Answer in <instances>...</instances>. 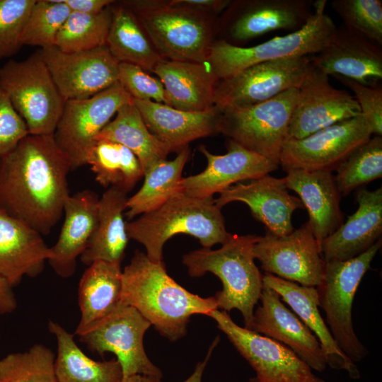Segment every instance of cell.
Returning <instances> with one entry per match:
<instances>
[{"label":"cell","instance_id":"cell-1","mask_svg":"<svg viewBox=\"0 0 382 382\" xmlns=\"http://www.w3.org/2000/svg\"><path fill=\"white\" fill-rule=\"evenodd\" d=\"M69 161L54 134H28L0 158V209L42 236L63 215Z\"/></svg>","mask_w":382,"mask_h":382},{"label":"cell","instance_id":"cell-2","mask_svg":"<svg viewBox=\"0 0 382 382\" xmlns=\"http://www.w3.org/2000/svg\"><path fill=\"white\" fill-rule=\"evenodd\" d=\"M120 301L136 308L170 341L186 335L192 315L209 316L218 309L214 296L188 291L168 274L163 261L153 262L139 250L122 270Z\"/></svg>","mask_w":382,"mask_h":382},{"label":"cell","instance_id":"cell-3","mask_svg":"<svg viewBox=\"0 0 382 382\" xmlns=\"http://www.w3.org/2000/svg\"><path fill=\"white\" fill-rule=\"evenodd\" d=\"M127 234L144 245L153 262L163 261L166 242L178 233L197 238L202 248L222 244L230 236L213 197L198 198L180 192L156 209L126 221Z\"/></svg>","mask_w":382,"mask_h":382},{"label":"cell","instance_id":"cell-4","mask_svg":"<svg viewBox=\"0 0 382 382\" xmlns=\"http://www.w3.org/2000/svg\"><path fill=\"white\" fill-rule=\"evenodd\" d=\"M258 238L257 235L231 233L219 249L202 248L183 257L190 277L212 272L221 279L223 289L214 296L218 309L226 312L238 310L245 328L249 330L263 289V275L253 255V246Z\"/></svg>","mask_w":382,"mask_h":382},{"label":"cell","instance_id":"cell-5","mask_svg":"<svg viewBox=\"0 0 382 382\" xmlns=\"http://www.w3.org/2000/svg\"><path fill=\"white\" fill-rule=\"evenodd\" d=\"M132 10L166 60L205 62L217 29L216 16L170 5L168 1H122Z\"/></svg>","mask_w":382,"mask_h":382},{"label":"cell","instance_id":"cell-6","mask_svg":"<svg viewBox=\"0 0 382 382\" xmlns=\"http://www.w3.org/2000/svg\"><path fill=\"white\" fill-rule=\"evenodd\" d=\"M326 2H313V14L301 29L260 44L244 47L219 39L214 40L206 62L219 79H224L257 64L316 54L325 47L337 28L325 12Z\"/></svg>","mask_w":382,"mask_h":382},{"label":"cell","instance_id":"cell-7","mask_svg":"<svg viewBox=\"0 0 382 382\" xmlns=\"http://www.w3.org/2000/svg\"><path fill=\"white\" fill-rule=\"evenodd\" d=\"M381 247V239L362 254L347 260L324 262L319 284L316 287L325 323L343 353L354 363L368 354L357 336L352 323V304L359 285Z\"/></svg>","mask_w":382,"mask_h":382},{"label":"cell","instance_id":"cell-8","mask_svg":"<svg viewBox=\"0 0 382 382\" xmlns=\"http://www.w3.org/2000/svg\"><path fill=\"white\" fill-rule=\"evenodd\" d=\"M0 86L24 120L29 134H54L65 100L37 50L22 61L0 67Z\"/></svg>","mask_w":382,"mask_h":382},{"label":"cell","instance_id":"cell-9","mask_svg":"<svg viewBox=\"0 0 382 382\" xmlns=\"http://www.w3.org/2000/svg\"><path fill=\"white\" fill-rule=\"evenodd\" d=\"M151 325L136 308L120 301L107 314L75 334L91 352L113 353L123 378L139 374L161 379V371L144 347V336Z\"/></svg>","mask_w":382,"mask_h":382},{"label":"cell","instance_id":"cell-10","mask_svg":"<svg viewBox=\"0 0 382 382\" xmlns=\"http://www.w3.org/2000/svg\"><path fill=\"white\" fill-rule=\"evenodd\" d=\"M298 88L248 107L221 110L220 133L245 149L279 165Z\"/></svg>","mask_w":382,"mask_h":382},{"label":"cell","instance_id":"cell-11","mask_svg":"<svg viewBox=\"0 0 382 382\" xmlns=\"http://www.w3.org/2000/svg\"><path fill=\"white\" fill-rule=\"evenodd\" d=\"M371 127L363 115L318 130L301 139H285L279 164L286 172L337 170L340 165L371 137Z\"/></svg>","mask_w":382,"mask_h":382},{"label":"cell","instance_id":"cell-12","mask_svg":"<svg viewBox=\"0 0 382 382\" xmlns=\"http://www.w3.org/2000/svg\"><path fill=\"white\" fill-rule=\"evenodd\" d=\"M132 100L117 81L88 98L65 102L54 137L68 158L71 170L86 165L96 136L122 105Z\"/></svg>","mask_w":382,"mask_h":382},{"label":"cell","instance_id":"cell-13","mask_svg":"<svg viewBox=\"0 0 382 382\" xmlns=\"http://www.w3.org/2000/svg\"><path fill=\"white\" fill-rule=\"evenodd\" d=\"M209 317L253 369L260 382H326L289 347L239 326L226 311L216 309Z\"/></svg>","mask_w":382,"mask_h":382},{"label":"cell","instance_id":"cell-14","mask_svg":"<svg viewBox=\"0 0 382 382\" xmlns=\"http://www.w3.org/2000/svg\"><path fill=\"white\" fill-rule=\"evenodd\" d=\"M217 23L219 40L241 47L246 42L277 30L295 32L313 12L312 0L231 1Z\"/></svg>","mask_w":382,"mask_h":382},{"label":"cell","instance_id":"cell-15","mask_svg":"<svg viewBox=\"0 0 382 382\" xmlns=\"http://www.w3.org/2000/svg\"><path fill=\"white\" fill-rule=\"evenodd\" d=\"M311 58L307 55L262 62L220 79L214 91V105L221 110L248 107L298 88Z\"/></svg>","mask_w":382,"mask_h":382},{"label":"cell","instance_id":"cell-16","mask_svg":"<svg viewBox=\"0 0 382 382\" xmlns=\"http://www.w3.org/2000/svg\"><path fill=\"white\" fill-rule=\"evenodd\" d=\"M298 88L286 139H301L338 122L361 115L348 91L337 89L311 61Z\"/></svg>","mask_w":382,"mask_h":382},{"label":"cell","instance_id":"cell-17","mask_svg":"<svg viewBox=\"0 0 382 382\" xmlns=\"http://www.w3.org/2000/svg\"><path fill=\"white\" fill-rule=\"evenodd\" d=\"M253 255L265 273L316 287L323 275L324 260L308 222L284 236L266 231L253 246Z\"/></svg>","mask_w":382,"mask_h":382},{"label":"cell","instance_id":"cell-18","mask_svg":"<svg viewBox=\"0 0 382 382\" xmlns=\"http://www.w3.org/2000/svg\"><path fill=\"white\" fill-rule=\"evenodd\" d=\"M39 50L65 102L88 98L118 81L119 62L106 46L75 52L55 46Z\"/></svg>","mask_w":382,"mask_h":382},{"label":"cell","instance_id":"cell-19","mask_svg":"<svg viewBox=\"0 0 382 382\" xmlns=\"http://www.w3.org/2000/svg\"><path fill=\"white\" fill-rule=\"evenodd\" d=\"M226 148V154L215 155L205 146H199L207 166L202 172L181 179L183 193L198 198L213 197L234 183L259 178L278 168V164L231 139H228Z\"/></svg>","mask_w":382,"mask_h":382},{"label":"cell","instance_id":"cell-20","mask_svg":"<svg viewBox=\"0 0 382 382\" xmlns=\"http://www.w3.org/2000/svg\"><path fill=\"white\" fill-rule=\"evenodd\" d=\"M259 300L260 305L254 311L250 330L282 343L312 370L325 371L328 359L317 337L279 294L263 285Z\"/></svg>","mask_w":382,"mask_h":382},{"label":"cell","instance_id":"cell-21","mask_svg":"<svg viewBox=\"0 0 382 382\" xmlns=\"http://www.w3.org/2000/svg\"><path fill=\"white\" fill-rule=\"evenodd\" d=\"M219 194L215 203L219 208L232 202H243L267 231L277 236L287 235L294 229L292 214L303 208L301 199L289 194L282 178L269 175L248 184L236 183Z\"/></svg>","mask_w":382,"mask_h":382},{"label":"cell","instance_id":"cell-22","mask_svg":"<svg viewBox=\"0 0 382 382\" xmlns=\"http://www.w3.org/2000/svg\"><path fill=\"white\" fill-rule=\"evenodd\" d=\"M327 75L340 76L376 87L382 80V47L348 30L336 28L325 47L311 58Z\"/></svg>","mask_w":382,"mask_h":382},{"label":"cell","instance_id":"cell-23","mask_svg":"<svg viewBox=\"0 0 382 382\" xmlns=\"http://www.w3.org/2000/svg\"><path fill=\"white\" fill-rule=\"evenodd\" d=\"M133 103L149 131L170 152H180L196 139L220 133L222 111L216 106L191 112L153 100L133 99Z\"/></svg>","mask_w":382,"mask_h":382},{"label":"cell","instance_id":"cell-24","mask_svg":"<svg viewBox=\"0 0 382 382\" xmlns=\"http://www.w3.org/2000/svg\"><path fill=\"white\" fill-rule=\"evenodd\" d=\"M356 201V212L321 242L320 249L324 262L354 258L381 239L382 188L360 189Z\"/></svg>","mask_w":382,"mask_h":382},{"label":"cell","instance_id":"cell-25","mask_svg":"<svg viewBox=\"0 0 382 382\" xmlns=\"http://www.w3.org/2000/svg\"><path fill=\"white\" fill-rule=\"evenodd\" d=\"M99 197L90 190L69 195L65 201L64 220L55 244L50 247L47 260L54 272L62 278L71 277L76 269L77 258L85 250L98 221Z\"/></svg>","mask_w":382,"mask_h":382},{"label":"cell","instance_id":"cell-26","mask_svg":"<svg viewBox=\"0 0 382 382\" xmlns=\"http://www.w3.org/2000/svg\"><path fill=\"white\" fill-rule=\"evenodd\" d=\"M282 178L308 212V221L319 245L342 224L341 194L332 172L293 170Z\"/></svg>","mask_w":382,"mask_h":382},{"label":"cell","instance_id":"cell-27","mask_svg":"<svg viewBox=\"0 0 382 382\" xmlns=\"http://www.w3.org/2000/svg\"><path fill=\"white\" fill-rule=\"evenodd\" d=\"M263 285L275 291L282 301L315 335L327 357L328 366L345 371L352 379L360 378V371L337 345L321 316L315 286H306L271 274L262 276Z\"/></svg>","mask_w":382,"mask_h":382},{"label":"cell","instance_id":"cell-28","mask_svg":"<svg viewBox=\"0 0 382 382\" xmlns=\"http://www.w3.org/2000/svg\"><path fill=\"white\" fill-rule=\"evenodd\" d=\"M154 73L163 83L167 105L184 111L203 112L214 107L220 80L207 62L164 59Z\"/></svg>","mask_w":382,"mask_h":382},{"label":"cell","instance_id":"cell-29","mask_svg":"<svg viewBox=\"0 0 382 382\" xmlns=\"http://www.w3.org/2000/svg\"><path fill=\"white\" fill-rule=\"evenodd\" d=\"M51 257L42 235L0 209V274L14 286L35 277Z\"/></svg>","mask_w":382,"mask_h":382},{"label":"cell","instance_id":"cell-30","mask_svg":"<svg viewBox=\"0 0 382 382\" xmlns=\"http://www.w3.org/2000/svg\"><path fill=\"white\" fill-rule=\"evenodd\" d=\"M127 195L117 187H110L99 197L97 225L79 257L84 265L89 266L96 261L121 265L129 239L124 220Z\"/></svg>","mask_w":382,"mask_h":382},{"label":"cell","instance_id":"cell-31","mask_svg":"<svg viewBox=\"0 0 382 382\" xmlns=\"http://www.w3.org/2000/svg\"><path fill=\"white\" fill-rule=\"evenodd\" d=\"M49 331L54 335L57 352L54 370L57 382H121L122 371L116 359L96 361L88 357L76 343L74 335L50 320Z\"/></svg>","mask_w":382,"mask_h":382},{"label":"cell","instance_id":"cell-32","mask_svg":"<svg viewBox=\"0 0 382 382\" xmlns=\"http://www.w3.org/2000/svg\"><path fill=\"white\" fill-rule=\"evenodd\" d=\"M106 139L123 145L139 159L144 175L157 163L165 161L168 148L146 127L132 102L122 105L98 133L96 141Z\"/></svg>","mask_w":382,"mask_h":382},{"label":"cell","instance_id":"cell-33","mask_svg":"<svg viewBox=\"0 0 382 382\" xmlns=\"http://www.w3.org/2000/svg\"><path fill=\"white\" fill-rule=\"evenodd\" d=\"M121 265L96 261L88 266L79 284L81 318L76 331L98 320L120 301Z\"/></svg>","mask_w":382,"mask_h":382},{"label":"cell","instance_id":"cell-34","mask_svg":"<svg viewBox=\"0 0 382 382\" xmlns=\"http://www.w3.org/2000/svg\"><path fill=\"white\" fill-rule=\"evenodd\" d=\"M106 47L119 63L134 64L146 72H153L164 60L134 13L122 3L113 7Z\"/></svg>","mask_w":382,"mask_h":382},{"label":"cell","instance_id":"cell-35","mask_svg":"<svg viewBox=\"0 0 382 382\" xmlns=\"http://www.w3.org/2000/svg\"><path fill=\"white\" fill-rule=\"evenodd\" d=\"M189 156L187 147L178 152L174 159L163 161L144 173L142 186L127 199L125 215L129 221L156 209L173 196L183 192L182 173Z\"/></svg>","mask_w":382,"mask_h":382},{"label":"cell","instance_id":"cell-36","mask_svg":"<svg viewBox=\"0 0 382 382\" xmlns=\"http://www.w3.org/2000/svg\"><path fill=\"white\" fill-rule=\"evenodd\" d=\"M96 180L104 187H115L128 193L144 172L135 154L123 145L106 140L95 141L86 157Z\"/></svg>","mask_w":382,"mask_h":382},{"label":"cell","instance_id":"cell-37","mask_svg":"<svg viewBox=\"0 0 382 382\" xmlns=\"http://www.w3.org/2000/svg\"><path fill=\"white\" fill-rule=\"evenodd\" d=\"M112 14V5L95 14L71 12L58 33L54 46L65 52L106 46Z\"/></svg>","mask_w":382,"mask_h":382},{"label":"cell","instance_id":"cell-38","mask_svg":"<svg viewBox=\"0 0 382 382\" xmlns=\"http://www.w3.org/2000/svg\"><path fill=\"white\" fill-rule=\"evenodd\" d=\"M342 196L382 177V137L374 136L357 149L336 170Z\"/></svg>","mask_w":382,"mask_h":382},{"label":"cell","instance_id":"cell-39","mask_svg":"<svg viewBox=\"0 0 382 382\" xmlns=\"http://www.w3.org/2000/svg\"><path fill=\"white\" fill-rule=\"evenodd\" d=\"M55 356L42 344L0 359V382H57Z\"/></svg>","mask_w":382,"mask_h":382},{"label":"cell","instance_id":"cell-40","mask_svg":"<svg viewBox=\"0 0 382 382\" xmlns=\"http://www.w3.org/2000/svg\"><path fill=\"white\" fill-rule=\"evenodd\" d=\"M71 13L62 0H36L25 24L22 45L54 46L58 33Z\"/></svg>","mask_w":382,"mask_h":382},{"label":"cell","instance_id":"cell-41","mask_svg":"<svg viewBox=\"0 0 382 382\" xmlns=\"http://www.w3.org/2000/svg\"><path fill=\"white\" fill-rule=\"evenodd\" d=\"M331 6L348 30L382 46L381 0H334Z\"/></svg>","mask_w":382,"mask_h":382},{"label":"cell","instance_id":"cell-42","mask_svg":"<svg viewBox=\"0 0 382 382\" xmlns=\"http://www.w3.org/2000/svg\"><path fill=\"white\" fill-rule=\"evenodd\" d=\"M36 0H0V59L15 55L23 47L22 33Z\"/></svg>","mask_w":382,"mask_h":382},{"label":"cell","instance_id":"cell-43","mask_svg":"<svg viewBox=\"0 0 382 382\" xmlns=\"http://www.w3.org/2000/svg\"><path fill=\"white\" fill-rule=\"evenodd\" d=\"M133 99L154 100L167 105L164 86L161 81L134 64L120 62L118 81Z\"/></svg>","mask_w":382,"mask_h":382},{"label":"cell","instance_id":"cell-44","mask_svg":"<svg viewBox=\"0 0 382 382\" xmlns=\"http://www.w3.org/2000/svg\"><path fill=\"white\" fill-rule=\"evenodd\" d=\"M354 94L361 114L367 120L374 136L382 135V88L363 85L352 79L334 76Z\"/></svg>","mask_w":382,"mask_h":382},{"label":"cell","instance_id":"cell-45","mask_svg":"<svg viewBox=\"0 0 382 382\" xmlns=\"http://www.w3.org/2000/svg\"><path fill=\"white\" fill-rule=\"evenodd\" d=\"M28 134L24 120L0 86V158L11 151Z\"/></svg>","mask_w":382,"mask_h":382},{"label":"cell","instance_id":"cell-46","mask_svg":"<svg viewBox=\"0 0 382 382\" xmlns=\"http://www.w3.org/2000/svg\"><path fill=\"white\" fill-rule=\"evenodd\" d=\"M230 0H170L168 3L174 6L185 8L196 12L214 15L225 11Z\"/></svg>","mask_w":382,"mask_h":382},{"label":"cell","instance_id":"cell-47","mask_svg":"<svg viewBox=\"0 0 382 382\" xmlns=\"http://www.w3.org/2000/svg\"><path fill=\"white\" fill-rule=\"evenodd\" d=\"M71 12L85 14L98 13L111 6L115 1L112 0H62Z\"/></svg>","mask_w":382,"mask_h":382},{"label":"cell","instance_id":"cell-48","mask_svg":"<svg viewBox=\"0 0 382 382\" xmlns=\"http://www.w3.org/2000/svg\"><path fill=\"white\" fill-rule=\"evenodd\" d=\"M13 287L9 281L0 274V315L12 313L17 307Z\"/></svg>","mask_w":382,"mask_h":382},{"label":"cell","instance_id":"cell-49","mask_svg":"<svg viewBox=\"0 0 382 382\" xmlns=\"http://www.w3.org/2000/svg\"><path fill=\"white\" fill-rule=\"evenodd\" d=\"M219 340V337H216L214 340L213 343L212 344V345L210 346L209 349L208 354L207 357H205V359L202 361H199L197 363L193 373L183 382H202L204 370L208 363V361L210 358V356L214 347L218 344Z\"/></svg>","mask_w":382,"mask_h":382},{"label":"cell","instance_id":"cell-50","mask_svg":"<svg viewBox=\"0 0 382 382\" xmlns=\"http://www.w3.org/2000/svg\"><path fill=\"white\" fill-rule=\"evenodd\" d=\"M121 382H161V379L144 375H133L123 378Z\"/></svg>","mask_w":382,"mask_h":382},{"label":"cell","instance_id":"cell-51","mask_svg":"<svg viewBox=\"0 0 382 382\" xmlns=\"http://www.w3.org/2000/svg\"><path fill=\"white\" fill-rule=\"evenodd\" d=\"M249 382H260L256 377L250 378Z\"/></svg>","mask_w":382,"mask_h":382}]
</instances>
